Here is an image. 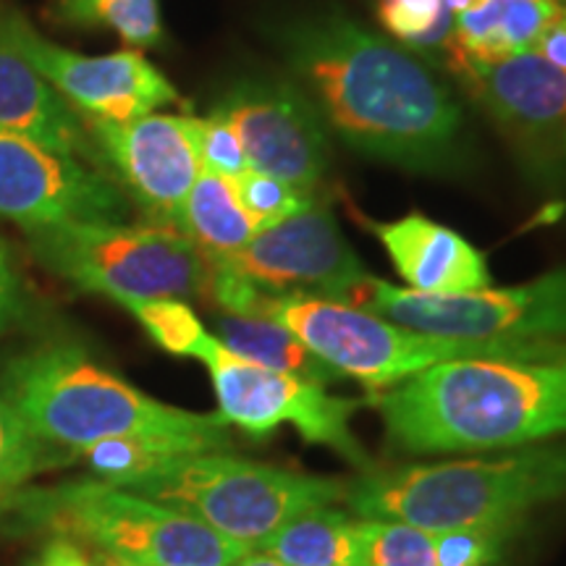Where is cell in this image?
I'll use <instances>...</instances> for the list:
<instances>
[{
    "instance_id": "cell-1",
    "label": "cell",
    "mask_w": 566,
    "mask_h": 566,
    "mask_svg": "<svg viewBox=\"0 0 566 566\" xmlns=\"http://www.w3.org/2000/svg\"><path fill=\"white\" fill-rule=\"evenodd\" d=\"M281 51L325 124L352 150L412 171L464 160V113L436 69L346 13L304 17L281 32Z\"/></svg>"
},
{
    "instance_id": "cell-2",
    "label": "cell",
    "mask_w": 566,
    "mask_h": 566,
    "mask_svg": "<svg viewBox=\"0 0 566 566\" xmlns=\"http://www.w3.org/2000/svg\"><path fill=\"white\" fill-rule=\"evenodd\" d=\"M388 441L412 454L516 449L566 436V344L525 359H454L373 394Z\"/></svg>"
},
{
    "instance_id": "cell-3",
    "label": "cell",
    "mask_w": 566,
    "mask_h": 566,
    "mask_svg": "<svg viewBox=\"0 0 566 566\" xmlns=\"http://www.w3.org/2000/svg\"><path fill=\"white\" fill-rule=\"evenodd\" d=\"M0 394L40 441L74 451L111 438L174 443L189 454L231 449L221 415L163 405L71 342L38 344L11 357Z\"/></svg>"
},
{
    "instance_id": "cell-4",
    "label": "cell",
    "mask_w": 566,
    "mask_h": 566,
    "mask_svg": "<svg viewBox=\"0 0 566 566\" xmlns=\"http://www.w3.org/2000/svg\"><path fill=\"white\" fill-rule=\"evenodd\" d=\"M566 495V443L530 446L495 459L370 472L349 485L346 504L359 520L446 530L525 522V514Z\"/></svg>"
},
{
    "instance_id": "cell-5",
    "label": "cell",
    "mask_w": 566,
    "mask_h": 566,
    "mask_svg": "<svg viewBox=\"0 0 566 566\" xmlns=\"http://www.w3.org/2000/svg\"><path fill=\"white\" fill-rule=\"evenodd\" d=\"M24 525L105 551L126 566H231L252 548L105 480L21 491L9 501Z\"/></svg>"
},
{
    "instance_id": "cell-6",
    "label": "cell",
    "mask_w": 566,
    "mask_h": 566,
    "mask_svg": "<svg viewBox=\"0 0 566 566\" xmlns=\"http://www.w3.org/2000/svg\"><path fill=\"white\" fill-rule=\"evenodd\" d=\"M260 315L286 325L323 363L373 391H386L428 367L454 359L543 357L566 344L430 336L396 325L370 310L302 294H268Z\"/></svg>"
},
{
    "instance_id": "cell-7",
    "label": "cell",
    "mask_w": 566,
    "mask_h": 566,
    "mask_svg": "<svg viewBox=\"0 0 566 566\" xmlns=\"http://www.w3.org/2000/svg\"><path fill=\"white\" fill-rule=\"evenodd\" d=\"M126 491L195 516L254 551L292 516L346 499L349 485L336 478L247 462L226 451H200L174 457L126 485Z\"/></svg>"
},
{
    "instance_id": "cell-8",
    "label": "cell",
    "mask_w": 566,
    "mask_h": 566,
    "mask_svg": "<svg viewBox=\"0 0 566 566\" xmlns=\"http://www.w3.org/2000/svg\"><path fill=\"white\" fill-rule=\"evenodd\" d=\"M30 247L61 279L118 304L208 292V258L171 226L61 223L30 231Z\"/></svg>"
},
{
    "instance_id": "cell-9",
    "label": "cell",
    "mask_w": 566,
    "mask_h": 566,
    "mask_svg": "<svg viewBox=\"0 0 566 566\" xmlns=\"http://www.w3.org/2000/svg\"><path fill=\"white\" fill-rule=\"evenodd\" d=\"M359 307L430 336L566 342V268L520 286L446 296L399 289L373 275Z\"/></svg>"
},
{
    "instance_id": "cell-10",
    "label": "cell",
    "mask_w": 566,
    "mask_h": 566,
    "mask_svg": "<svg viewBox=\"0 0 566 566\" xmlns=\"http://www.w3.org/2000/svg\"><path fill=\"white\" fill-rule=\"evenodd\" d=\"M200 363L208 367L218 396V415L252 436H268L279 424H294L304 441L334 449L354 467H370V457L352 433V415L363 401L325 394L321 384L254 365L210 338Z\"/></svg>"
},
{
    "instance_id": "cell-11",
    "label": "cell",
    "mask_w": 566,
    "mask_h": 566,
    "mask_svg": "<svg viewBox=\"0 0 566 566\" xmlns=\"http://www.w3.org/2000/svg\"><path fill=\"white\" fill-rule=\"evenodd\" d=\"M208 263L229 268L271 294L317 296L352 307L363 304L373 279L334 210L321 200L260 229L239 252Z\"/></svg>"
},
{
    "instance_id": "cell-12",
    "label": "cell",
    "mask_w": 566,
    "mask_h": 566,
    "mask_svg": "<svg viewBox=\"0 0 566 566\" xmlns=\"http://www.w3.org/2000/svg\"><path fill=\"white\" fill-rule=\"evenodd\" d=\"M0 24L24 59L84 122L126 124L179 101L168 76L134 48L84 55L45 40L19 11L0 6Z\"/></svg>"
},
{
    "instance_id": "cell-13",
    "label": "cell",
    "mask_w": 566,
    "mask_h": 566,
    "mask_svg": "<svg viewBox=\"0 0 566 566\" xmlns=\"http://www.w3.org/2000/svg\"><path fill=\"white\" fill-rule=\"evenodd\" d=\"M126 197L82 158L0 129V216L27 231L61 223H124Z\"/></svg>"
},
{
    "instance_id": "cell-14",
    "label": "cell",
    "mask_w": 566,
    "mask_h": 566,
    "mask_svg": "<svg viewBox=\"0 0 566 566\" xmlns=\"http://www.w3.org/2000/svg\"><path fill=\"white\" fill-rule=\"evenodd\" d=\"M212 113L242 142L252 171L313 192L331 166L323 116L304 92L286 82H242Z\"/></svg>"
},
{
    "instance_id": "cell-15",
    "label": "cell",
    "mask_w": 566,
    "mask_h": 566,
    "mask_svg": "<svg viewBox=\"0 0 566 566\" xmlns=\"http://www.w3.org/2000/svg\"><path fill=\"white\" fill-rule=\"evenodd\" d=\"M87 129L97 158L155 226L179 229L184 202L202 174L192 116L150 113L126 124L87 122Z\"/></svg>"
},
{
    "instance_id": "cell-16",
    "label": "cell",
    "mask_w": 566,
    "mask_h": 566,
    "mask_svg": "<svg viewBox=\"0 0 566 566\" xmlns=\"http://www.w3.org/2000/svg\"><path fill=\"white\" fill-rule=\"evenodd\" d=\"M457 80L514 137L535 145L566 142V71L541 53L464 63Z\"/></svg>"
},
{
    "instance_id": "cell-17",
    "label": "cell",
    "mask_w": 566,
    "mask_h": 566,
    "mask_svg": "<svg viewBox=\"0 0 566 566\" xmlns=\"http://www.w3.org/2000/svg\"><path fill=\"white\" fill-rule=\"evenodd\" d=\"M370 229L412 292L446 296L491 286L485 254L449 226L415 212L399 221L370 223Z\"/></svg>"
},
{
    "instance_id": "cell-18",
    "label": "cell",
    "mask_w": 566,
    "mask_h": 566,
    "mask_svg": "<svg viewBox=\"0 0 566 566\" xmlns=\"http://www.w3.org/2000/svg\"><path fill=\"white\" fill-rule=\"evenodd\" d=\"M0 129L74 158H97L87 122L24 59L0 24Z\"/></svg>"
},
{
    "instance_id": "cell-19",
    "label": "cell",
    "mask_w": 566,
    "mask_h": 566,
    "mask_svg": "<svg viewBox=\"0 0 566 566\" xmlns=\"http://www.w3.org/2000/svg\"><path fill=\"white\" fill-rule=\"evenodd\" d=\"M558 0H483L454 17L457 71L464 63H491L533 51L537 38L564 11Z\"/></svg>"
},
{
    "instance_id": "cell-20",
    "label": "cell",
    "mask_w": 566,
    "mask_h": 566,
    "mask_svg": "<svg viewBox=\"0 0 566 566\" xmlns=\"http://www.w3.org/2000/svg\"><path fill=\"white\" fill-rule=\"evenodd\" d=\"M254 551H265L286 566H367L359 520H349L334 506L292 516Z\"/></svg>"
},
{
    "instance_id": "cell-21",
    "label": "cell",
    "mask_w": 566,
    "mask_h": 566,
    "mask_svg": "<svg viewBox=\"0 0 566 566\" xmlns=\"http://www.w3.org/2000/svg\"><path fill=\"white\" fill-rule=\"evenodd\" d=\"M212 321H216L218 342L254 365L296 375V378L313 380V384L321 386L336 384L342 378V373L323 363L302 338H296L286 325L275 323L271 317L237 315L218 310Z\"/></svg>"
},
{
    "instance_id": "cell-22",
    "label": "cell",
    "mask_w": 566,
    "mask_h": 566,
    "mask_svg": "<svg viewBox=\"0 0 566 566\" xmlns=\"http://www.w3.org/2000/svg\"><path fill=\"white\" fill-rule=\"evenodd\" d=\"M260 226L239 200L233 179L202 171L184 202L179 231L187 233L208 260L239 252L258 233Z\"/></svg>"
},
{
    "instance_id": "cell-23",
    "label": "cell",
    "mask_w": 566,
    "mask_h": 566,
    "mask_svg": "<svg viewBox=\"0 0 566 566\" xmlns=\"http://www.w3.org/2000/svg\"><path fill=\"white\" fill-rule=\"evenodd\" d=\"M373 6L388 38L428 66L454 74V13L446 0H373Z\"/></svg>"
},
{
    "instance_id": "cell-24",
    "label": "cell",
    "mask_w": 566,
    "mask_h": 566,
    "mask_svg": "<svg viewBox=\"0 0 566 566\" xmlns=\"http://www.w3.org/2000/svg\"><path fill=\"white\" fill-rule=\"evenodd\" d=\"M53 17L69 27H103L134 51L163 42L160 0H55Z\"/></svg>"
},
{
    "instance_id": "cell-25",
    "label": "cell",
    "mask_w": 566,
    "mask_h": 566,
    "mask_svg": "<svg viewBox=\"0 0 566 566\" xmlns=\"http://www.w3.org/2000/svg\"><path fill=\"white\" fill-rule=\"evenodd\" d=\"M122 307L137 317L147 336L153 338L160 349L176 354V357L200 359L205 346L212 334L205 328L200 317L187 302L171 300V296H158V300H129Z\"/></svg>"
},
{
    "instance_id": "cell-26",
    "label": "cell",
    "mask_w": 566,
    "mask_h": 566,
    "mask_svg": "<svg viewBox=\"0 0 566 566\" xmlns=\"http://www.w3.org/2000/svg\"><path fill=\"white\" fill-rule=\"evenodd\" d=\"M92 472L105 483L126 488L134 480L145 478L147 472L158 470L160 464L171 462L174 457L189 454L174 443L145 441V438H111L76 449Z\"/></svg>"
},
{
    "instance_id": "cell-27",
    "label": "cell",
    "mask_w": 566,
    "mask_h": 566,
    "mask_svg": "<svg viewBox=\"0 0 566 566\" xmlns=\"http://www.w3.org/2000/svg\"><path fill=\"white\" fill-rule=\"evenodd\" d=\"M45 467L42 441L32 433L17 407L0 394V506H9L13 495Z\"/></svg>"
},
{
    "instance_id": "cell-28",
    "label": "cell",
    "mask_w": 566,
    "mask_h": 566,
    "mask_svg": "<svg viewBox=\"0 0 566 566\" xmlns=\"http://www.w3.org/2000/svg\"><path fill=\"white\" fill-rule=\"evenodd\" d=\"M367 566H436V533L388 520H359Z\"/></svg>"
},
{
    "instance_id": "cell-29",
    "label": "cell",
    "mask_w": 566,
    "mask_h": 566,
    "mask_svg": "<svg viewBox=\"0 0 566 566\" xmlns=\"http://www.w3.org/2000/svg\"><path fill=\"white\" fill-rule=\"evenodd\" d=\"M237 195L247 212L258 221L260 226H273L283 221V218L294 216L307 208L315 200L313 192H302V189L292 187V184L275 179V176L260 174V171H244L242 176L233 179Z\"/></svg>"
},
{
    "instance_id": "cell-30",
    "label": "cell",
    "mask_w": 566,
    "mask_h": 566,
    "mask_svg": "<svg viewBox=\"0 0 566 566\" xmlns=\"http://www.w3.org/2000/svg\"><path fill=\"white\" fill-rule=\"evenodd\" d=\"M522 522L436 533V566H491Z\"/></svg>"
},
{
    "instance_id": "cell-31",
    "label": "cell",
    "mask_w": 566,
    "mask_h": 566,
    "mask_svg": "<svg viewBox=\"0 0 566 566\" xmlns=\"http://www.w3.org/2000/svg\"><path fill=\"white\" fill-rule=\"evenodd\" d=\"M192 134L202 171L226 176V179H237L250 171L242 142L218 113L210 111V116L192 118Z\"/></svg>"
},
{
    "instance_id": "cell-32",
    "label": "cell",
    "mask_w": 566,
    "mask_h": 566,
    "mask_svg": "<svg viewBox=\"0 0 566 566\" xmlns=\"http://www.w3.org/2000/svg\"><path fill=\"white\" fill-rule=\"evenodd\" d=\"M24 317V283L13 268L11 252L0 239V336Z\"/></svg>"
},
{
    "instance_id": "cell-33",
    "label": "cell",
    "mask_w": 566,
    "mask_h": 566,
    "mask_svg": "<svg viewBox=\"0 0 566 566\" xmlns=\"http://www.w3.org/2000/svg\"><path fill=\"white\" fill-rule=\"evenodd\" d=\"M535 53H541L543 59L556 63L558 69L566 71V6L558 17L546 27V32L541 34L533 48Z\"/></svg>"
},
{
    "instance_id": "cell-34",
    "label": "cell",
    "mask_w": 566,
    "mask_h": 566,
    "mask_svg": "<svg viewBox=\"0 0 566 566\" xmlns=\"http://www.w3.org/2000/svg\"><path fill=\"white\" fill-rule=\"evenodd\" d=\"M34 566H92L80 548L69 541V537H59L51 546L42 551Z\"/></svg>"
},
{
    "instance_id": "cell-35",
    "label": "cell",
    "mask_w": 566,
    "mask_h": 566,
    "mask_svg": "<svg viewBox=\"0 0 566 566\" xmlns=\"http://www.w3.org/2000/svg\"><path fill=\"white\" fill-rule=\"evenodd\" d=\"M231 566H286V564H281L279 558L265 554V551H250V554H244L239 562H233Z\"/></svg>"
},
{
    "instance_id": "cell-36",
    "label": "cell",
    "mask_w": 566,
    "mask_h": 566,
    "mask_svg": "<svg viewBox=\"0 0 566 566\" xmlns=\"http://www.w3.org/2000/svg\"><path fill=\"white\" fill-rule=\"evenodd\" d=\"M111 566H126V564H113V562H111Z\"/></svg>"
},
{
    "instance_id": "cell-37",
    "label": "cell",
    "mask_w": 566,
    "mask_h": 566,
    "mask_svg": "<svg viewBox=\"0 0 566 566\" xmlns=\"http://www.w3.org/2000/svg\"><path fill=\"white\" fill-rule=\"evenodd\" d=\"M558 3H566V0H558Z\"/></svg>"
}]
</instances>
